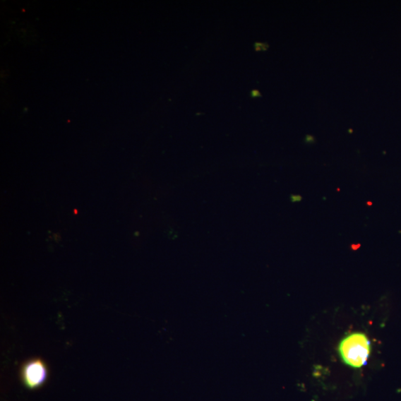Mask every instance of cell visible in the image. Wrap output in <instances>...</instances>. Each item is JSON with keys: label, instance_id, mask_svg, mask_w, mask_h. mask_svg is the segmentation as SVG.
<instances>
[{"label": "cell", "instance_id": "cell-1", "mask_svg": "<svg viewBox=\"0 0 401 401\" xmlns=\"http://www.w3.org/2000/svg\"><path fill=\"white\" fill-rule=\"evenodd\" d=\"M370 342L365 334L356 333L340 342L339 354L347 365L359 369L366 365L370 354Z\"/></svg>", "mask_w": 401, "mask_h": 401}, {"label": "cell", "instance_id": "cell-2", "mask_svg": "<svg viewBox=\"0 0 401 401\" xmlns=\"http://www.w3.org/2000/svg\"><path fill=\"white\" fill-rule=\"evenodd\" d=\"M49 366L40 357L32 358L20 367V378L28 389L37 390L44 385L49 378Z\"/></svg>", "mask_w": 401, "mask_h": 401}]
</instances>
